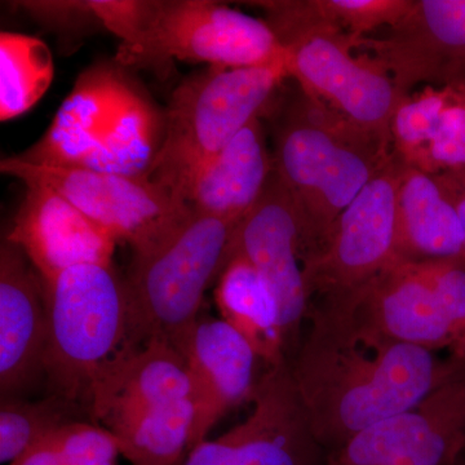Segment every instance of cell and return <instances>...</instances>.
Listing matches in <instances>:
<instances>
[{"instance_id":"1","label":"cell","mask_w":465,"mask_h":465,"mask_svg":"<svg viewBox=\"0 0 465 465\" xmlns=\"http://www.w3.org/2000/svg\"><path fill=\"white\" fill-rule=\"evenodd\" d=\"M290 362L312 432L326 454L372 425L416 409L465 372L457 358L362 331L329 307H312Z\"/></svg>"},{"instance_id":"2","label":"cell","mask_w":465,"mask_h":465,"mask_svg":"<svg viewBox=\"0 0 465 465\" xmlns=\"http://www.w3.org/2000/svg\"><path fill=\"white\" fill-rule=\"evenodd\" d=\"M394 150L300 90L274 124V170L298 207L302 262L323 246L333 224L390 163Z\"/></svg>"},{"instance_id":"3","label":"cell","mask_w":465,"mask_h":465,"mask_svg":"<svg viewBox=\"0 0 465 465\" xmlns=\"http://www.w3.org/2000/svg\"><path fill=\"white\" fill-rule=\"evenodd\" d=\"M234 223L192 213L145 252L134 253L124 278L127 335L124 347L164 341L179 351L200 321L202 302L225 266Z\"/></svg>"},{"instance_id":"4","label":"cell","mask_w":465,"mask_h":465,"mask_svg":"<svg viewBox=\"0 0 465 465\" xmlns=\"http://www.w3.org/2000/svg\"><path fill=\"white\" fill-rule=\"evenodd\" d=\"M266 21L282 43L287 73L300 90L393 146L391 121L403 97L378 60L354 56V43L322 23L312 0H277Z\"/></svg>"},{"instance_id":"5","label":"cell","mask_w":465,"mask_h":465,"mask_svg":"<svg viewBox=\"0 0 465 465\" xmlns=\"http://www.w3.org/2000/svg\"><path fill=\"white\" fill-rule=\"evenodd\" d=\"M287 78L286 63H278L242 69L211 66L183 79L164 110L163 143L149 182L182 200L180 193L192 174L262 116Z\"/></svg>"},{"instance_id":"6","label":"cell","mask_w":465,"mask_h":465,"mask_svg":"<svg viewBox=\"0 0 465 465\" xmlns=\"http://www.w3.org/2000/svg\"><path fill=\"white\" fill-rule=\"evenodd\" d=\"M42 284L51 394L88 403L92 385L127 335L124 278L113 265L90 264L66 269Z\"/></svg>"},{"instance_id":"7","label":"cell","mask_w":465,"mask_h":465,"mask_svg":"<svg viewBox=\"0 0 465 465\" xmlns=\"http://www.w3.org/2000/svg\"><path fill=\"white\" fill-rule=\"evenodd\" d=\"M405 168L394 153L342 211L323 246L304 260L311 307L353 295L401 260L397 202Z\"/></svg>"},{"instance_id":"8","label":"cell","mask_w":465,"mask_h":465,"mask_svg":"<svg viewBox=\"0 0 465 465\" xmlns=\"http://www.w3.org/2000/svg\"><path fill=\"white\" fill-rule=\"evenodd\" d=\"M0 171L25 185L47 186L63 195L116 241L130 244L134 253L157 246L192 213L185 202L148 179L82 167L42 166L17 155L3 159Z\"/></svg>"},{"instance_id":"9","label":"cell","mask_w":465,"mask_h":465,"mask_svg":"<svg viewBox=\"0 0 465 465\" xmlns=\"http://www.w3.org/2000/svg\"><path fill=\"white\" fill-rule=\"evenodd\" d=\"M171 58L242 69L286 63V51L271 25L211 0H155L142 45L122 65H161Z\"/></svg>"},{"instance_id":"10","label":"cell","mask_w":465,"mask_h":465,"mask_svg":"<svg viewBox=\"0 0 465 465\" xmlns=\"http://www.w3.org/2000/svg\"><path fill=\"white\" fill-rule=\"evenodd\" d=\"M251 401L242 423L193 446L174 465H323L326 451L312 432L289 362L269 367Z\"/></svg>"},{"instance_id":"11","label":"cell","mask_w":465,"mask_h":465,"mask_svg":"<svg viewBox=\"0 0 465 465\" xmlns=\"http://www.w3.org/2000/svg\"><path fill=\"white\" fill-rule=\"evenodd\" d=\"M304 235L298 207L273 171L264 193L232 231L226 262L249 260L273 292L289 363L302 342L311 309L304 266Z\"/></svg>"},{"instance_id":"12","label":"cell","mask_w":465,"mask_h":465,"mask_svg":"<svg viewBox=\"0 0 465 465\" xmlns=\"http://www.w3.org/2000/svg\"><path fill=\"white\" fill-rule=\"evenodd\" d=\"M465 449V372L416 409L351 437L323 465H458Z\"/></svg>"},{"instance_id":"13","label":"cell","mask_w":465,"mask_h":465,"mask_svg":"<svg viewBox=\"0 0 465 465\" xmlns=\"http://www.w3.org/2000/svg\"><path fill=\"white\" fill-rule=\"evenodd\" d=\"M312 307L336 309L376 338L428 351L450 348L458 338L434 289L430 262L399 260L353 295Z\"/></svg>"},{"instance_id":"14","label":"cell","mask_w":465,"mask_h":465,"mask_svg":"<svg viewBox=\"0 0 465 465\" xmlns=\"http://www.w3.org/2000/svg\"><path fill=\"white\" fill-rule=\"evenodd\" d=\"M7 240L16 244L43 283L79 265H112L116 241L63 195L26 185Z\"/></svg>"},{"instance_id":"15","label":"cell","mask_w":465,"mask_h":465,"mask_svg":"<svg viewBox=\"0 0 465 465\" xmlns=\"http://www.w3.org/2000/svg\"><path fill=\"white\" fill-rule=\"evenodd\" d=\"M179 351L192 384V449L207 440L223 416L252 400L260 358L250 342L223 320L198 321Z\"/></svg>"},{"instance_id":"16","label":"cell","mask_w":465,"mask_h":465,"mask_svg":"<svg viewBox=\"0 0 465 465\" xmlns=\"http://www.w3.org/2000/svg\"><path fill=\"white\" fill-rule=\"evenodd\" d=\"M191 396L182 353L170 342L152 341L122 347L101 370L87 405L94 420L113 430L143 412Z\"/></svg>"},{"instance_id":"17","label":"cell","mask_w":465,"mask_h":465,"mask_svg":"<svg viewBox=\"0 0 465 465\" xmlns=\"http://www.w3.org/2000/svg\"><path fill=\"white\" fill-rule=\"evenodd\" d=\"M47 311L39 275L16 244L0 246V393L16 397L45 372Z\"/></svg>"},{"instance_id":"18","label":"cell","mask_w":465,"mask_h":465,"mask_svg":"<svg viewBox=\"0 0 465 465\" xmlns=\"http://www.w3.org/2000/svg\"><path fill=\"white\" fill-rule=\"evenodd\" d=\"M125 74L109 63L85 69L45 134L17 157L42 166L84 167L108 127Z\"/></svg>"},{"instance_id":"19","label":"cell","mask_w":465,"mask_h":465,"mask_svg":"<svg viewBox=\"0 0 465 465\" xmlns=\"http://www.w3.org/2000/svg\"><path fill=\"white\" fill-rule=\"evenodd\" d=\"M273 171L259 116L192 174L180 198L198 213L238 224L262 197Z\"/></svg>"},{"instance_id":"20","label":"cell","mask_w":465,"mask_h":465,"mask_svg":"<svg viewBox=\"0 0 465 465\" xmlns=\"http://www.w3.org/2000/svg\"><path fill=\"white\" fill-rule=\"evenodd\" d=\"M397 219L401 260L464 262L463 228L436 174L406 166L400 185Z\"/></svg>"},{"instance_id":"21","label":"cell","mask_w":465,"mask_h":465,"mask_svg":"<svg viewBox=\"0 0 465 465\" xmlns=\"http://www.w3.org/2000/svg\"><path fill=\"white\" fill-rule=\"evenodd\" d=\"M164 127V112L142 85L125 74L108 127L82 168L148 179L163 143Z\"/></svg>"},{"instance_id":"22","label":"cell","mask_w":465,"mask_h":465,"mask_svg":"<svg viewBox=\"0 0 465 465\" xmlns=\"http://www.w3.org/2000/svg\"><path fill=\"white\" fill-rule=\"evenodd\" d=\"M213 296L222 320L250 342L268 367L289 362L277 302L249 260L232 256L226 262Z\"/></svg>"},{"instance_id":"23","label":"cell","mask_w":465,"mask_h":465,"mask_svg":"<svg viewBox=\"0 0 465 465\" xmlns=\"http://www.w3.org/2000/svg\"><path fill=\"white\" fill-rule=\"evenodd\" d=\"M194 406L191 399L143 412L110 430L131 465H174L191 448Z\"/></svg>"},{"instance_id":"24","label":"cell","mask_w":465,"mask_h":465,"mask_svg":"<svg viewBox=\"0 0 465 465\" xmlns=\"http://www.w3.org/2000/svg\"><path fill=\"white\" fill-rule=\"evenodd\" d=\"M54 75V56L36 36L0 34V119L25 114L45 96Z\"/></svg>"},{"instance_id":"25","label":"cell","mask_w":465,"mask_h":465,"mask_svg":"<svg viewBox=\"0 0 465 465\" xmlns=\"http://www.w3.org/2000/svg\"><path fill=\"white\" fill-rule=\"evenodd\" d=\"M78 403L50 394L30 402L11 397L0 403V461L11 464L61 425L74 420Z\"/></svg>"},{"instance_id":"26","label":"cell","mask_w":465,"mask_h":465,"mask_svg":"<svg viewBox=\"0 0 465 465\" xmlns=\"http://www.w3.org/2000/svg\"><path fill=\"white\" fill-rule=\"evenodd\" d=\"M454 85L427 87L401 101L391 121L393 150L406 166L418 168L432 142Z\"/></svg>"},{"instance_id":"27","label":"cell","mask_w":465,"mask_h":465,"mask_svg":"<svg viewBox=\"0 0 465 465\" xmlns=\"http://www.w3.org/2000/svg\"><path fill=\"white\" fill-rule=\"evenodd\" d=\"M414 0H313L318 17L347 34L354 45L381 27L396 25Z\"/></svg>"},{"instance_id":"28","label":"cell","mask_w":465,"mask_h":465,"mask_svg":"<svg viewBox=\"0 0 465 465\" xmlns=\"http://www.w3.org/2000/svg\"><path fill=\"white\" fill-rule=\"evenodd\" d=\"M61 465H116L121 448L103 425L72 420L51 433Z\"/></svg>"},{"instance_id":"29","label":"cell","mask_w":465,"mask_h":465,"mask_svg":"<svg viewBox=\"0 0 465 465\" xmlns=\"http://www.w3.org/2000/svg\"><path fill=\"white\" fill-rule=\"evenodd\" d=\"M465 166V85L454 94L440 115L439 127L418 170L439 174Z\"/></svg>"},{"instance_id":"30","label":"cell","mask_w":465,"mask_h":465,"mask_svg":"<svg viewBox=\"0 0 465 465\" xmlns=\"http://www.w3.org/2000/svg\"><path fill=\"white\" fill-rule=\"evenodd\" d=\"M101 26L121 39L118 60L142 45L152 23L155 0H91Z\"/></svg>"},{"instance_id":"31","label":"cell","mask_w":465,"mask_h":465,"mask_svg":"<svg viewBox=\"0 0 465 465\" xmlns=\"http://www.w3.org/2000/svg\"><path fill=\"white\" fill-rule=\"evenodd\" d=\"M15 8L21 9L24 14L41 23L45 27L58 32H73V30L90 29L101 26L99 18L94 15L91 0L76 2H16Z\"/></svg>"},{"instance_id":"32","label":"cell","mask_w":465,"mask_h":465,"mask_svg":"<svg viewBox=\"0 0 465 465\" xmlns=\"http://www.w3.org/2000/svg\"><path fill=\"white\" fill-rule=\"evenodd\" d=\"M436 177L452 206L457 210L459 220H460L464 232L465 262V166L436 174Z\"/></svg>"},{"instance_id":"33","label":"cell","mask_w":465,"mask_h":465,"mask_svg":"<svg viewBox=\"0 0 465 465\" xmlns=\"http://www.w3.org/2000/svg\"><path fill=\"white\" fill-rule=\"evenodd\" d=\"M452 351V357L457 358V360L463 362L465 365V331L461 332L460 335L455 339V341L452 342L451 347H450Z\"/></svg>"},{"instance_id":"34","label":"cell","mask_w":465,"mask_h":465,"mask_svg":"<svg viewBox=\"0 0 465 465\" xmlns=\"http://www.w3.org/2000/svg\"><path fill=\"white\" fill-rule=\"evenodd\" d=\"M458 465H465V460H463V459H461V460L459 461Z\"/></svg>"},{"instance_id":"35","label":"cell","mask_w":465,"mask_h":465,"mask_svg":"<svg viewBox=\"0 0 465 465\" xmlns=\"http://www.w3.org/2000/svg\"><path fill=\"white\" fill-rule=\"evenodd\" d=\"M461 459H463V460H465V449H464V452H463V457H461Z\"/></svg>"}]
</instances>
